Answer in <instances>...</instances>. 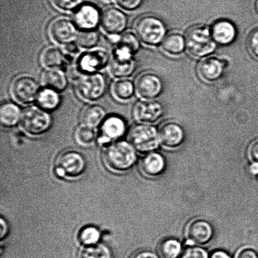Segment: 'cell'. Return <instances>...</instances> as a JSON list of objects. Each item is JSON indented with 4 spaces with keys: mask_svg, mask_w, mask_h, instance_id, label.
Segmentation results:
<instances>
[{
    "mask_svg": "<svg viewBox=\"0 0 258 258\" xmlns=\"http://www.w3.org/2000/svg\"><path fill=\"white\" fill-rule=\"evenodd\" d=\"M158 251L162 258H179L182 253L180 242L174 239H165L159 245Z\"/></svg>",
    "mask_w": 258,
    "mask_h": 258,
    "instance_id": "cell-30",
    "label": "cell"
},
{
    "mask_svg": "<svg viewBox=\"0 0 258 258\" xmlns=\"http://www.w3.org/2000/svg\"><path fill=\"white\" fill-rule=\"evenodd\" d=\"M235 258H258V252L253 247L245 246L237 251Z\"/></svg>",
    "mask_w": 258,
    "mask_h": 258,
    "instance_id": "cell-39",
    "label": "cell"
},
{
    "mask_svg": "<svg viewBox=\"0 0 258 258\" xmlns=\"http://www.w3.org/2000/svg\"><path fill=\"white\" fill-rule=\"evenodd\" d=\"M108 68L110 75L116 79L128 78L136 72V60L135 59L121 60L111 57Z\"/></svg>",
    "mask_w": 258,
    "mask_h": 258,
    "instance_id": "cell-28",
    "label": "cell"
},
{
    "mask_svg": "<svg viewBox=\"0 0 258 258\" xmlns=\"http://www.w3.org/2000/svg\"><path fill=\"white\" fill-rule=\"evenodd\" d=\"M247 44L250 53L258 59V28L249 34Z\"/></svg>",
    "mask_w": 258,
    "mask_h": 258,
    "instance_id": "cell-37",
    "label": "cell"
},
{
    "mask_svg": "<svg viewBox=\"0 0 258 258\" xmlns=\"http://www.w3.org/2000/svg\"><path fill=\"white\" fill-rule=\"evenodd\" d=\"M76 143L83 148H88L95 144L97 139L95 129L80 124L76 128L74 133Z\"/></svg>",
    "mask_w": 258,
    "mask_h": 258,
    "instance_id": "cell-29",
    "label": "cell"
},
{
    "mask_svg": "<svg viewBox=\"0 0 258 258\" xmlns=\"http://www.w3.org/2000/svg\"><path fill=\"white\" fill-rule=\"evenodd\" d=\"M247 155L252 163H258V141H254L250 145Z\"/></svg>",
    "mask_w": 258,
    "mask_h": 258,
    "instance_id": "cell-40",
    "label": "cell"
},
{
    "mask_svg": "<svg viewBox=\"0 0 258 258\" xmlns=\"http://www.w3.org/2000/svg\"><path fill=\"white\" fill-rule=\"evenodd\" d=\"M54 9L63 12H70L77 10L82 6L84 0H49Z\"/></svg>",
    "mask_w": 258,
    "mask_h": 258,
    "instance_id": "cell-35",
    "label": "cell"
},
{
    "mask_svg": "<svg viewBox=\"0 0 258 258\" xmlns=\"http://www.w3.org/2000/svg\"><path fill=\"white\" fill-rule=\"evenodd\" d=\"M257 11H258V2L257 3Z\"/></svg>",
    "mask_w": 258,
    "mask_h": 258,
    "instance_id": "cell-46",
    "label": "cell"
},
{
    "mask_svg": "<svg viewBox=\"0 0 258 258\" xmlns=\"http://www.w3.org/2000/svg\"><path fill=\"white\" fill-rule=\"evenodd\" d=\"M111 55L107 49L95 47L78 55L76 60V70L79 75L100 73L108 67Z\"/></svg>",
    "mask_w": 258,
    "mask_h": 258,
    "instance_id": "cell-6",
    "label": "cell"
},
{
    "mask_svg": "<svg viewBox=\"0 0 258 258\" xmlns=\"http://www.w3.org/2000/svg\"><path fill=\"white\" fill-rule=\"evenodd\" d=\"M101 19L100 10L92 4L82 5L73 17V22L81 31L96 30L101 24Z\"/></svg>",
    "mask_w": 258,
    "mask_h": 258,
    "instance_id": "cell-15",
    "label": "cell"
},
{
    "mask_svg": "<svg viewBox=\"0 0 258 258\" xmlns=\"http://www.w3.org/2000/svg\"><path fill=\"white\" fill-rule=\"evenodd\" d=\"M225 63L221 58L207 56L199 62L197 73L204 82L214 83L221 79L224 74Z\"/></svg>",
    "mask_w": 258,
    "mask_h": 258,
    "instance_id": "cell-18",
    "label": "cell"
},
{
    "mask_svg": "<svg viewBox=\"0 0 258 258\" xmlns=\"http://www.w3.org/2000/svg\"><path fill=\"white\" fill-rule=\"evenodd\" d=\"M250 171L253 174H258V163H252V165L250 167Z\"/></svg>",
    "mask_w": 258,
    "mask_h": 258,
    "instance_id": "cell-44",
    "label": "cell"
},
{
    "mask_svg": "<svg viewBox=\"0 0 258 258\" xmlns=\"http://www.w3.org/2000/svg\"><path fill=\"white\" fill-rule=\"evenodd\" d=\"M133 113L134 119L138 123L151 125L163 117L164 108L158 101L141 100L134 105Z\"/></svg>",
    "mask_w": 258,
    "mask_h": 258,
    "instance_id": "cell-13",
    "label": "cell"
},
{
    "mask_svg": "<svg viewBox=\"0 0 258 258\" xmlns=\"http://www.w3.org/2000/svg\"><path fill=\"white\" fill-rule=\"evenodd\" d=\"M185 234L187 241L189 244L204 246L212 241L214 229L207 220L197 218L187 225Z\"/></svg>",
    "mask_w": 258,
    "mask_h": 258,
    "instance_id": "cell-14",
    "label": "cell"
},
{
    "mask_svg": "<svg viewBox=\"0 0 258 258\" xmlns=\"http://www.w3.org/2000/svg\"><path fill=\"white\" fill-rule=\"evenodd\" d=\"M179 258H210L206 249L196 245H190L184 250Z\"/></svg>",
    "mask_w": 258,
    "mask_h": 258,
    "instance_id": "cell-36",
    "label": "cell"
},
{
    "mask_svg": "<svg viewBox=\"0 0 258 258\" xmlns=\"http://www.w3.org/2000/svg\"><path fill=\"white\" fill-rule=\"evenodd\" d=\"M210 258H231L227 252L222 251H217L213 252Z\"/></svg>",
    "mask_w": 258,
    "mask_h": 258,
    "instance_id": "cell-43",
    "label": "cell"
},
{
    "mask_svg": "<svg viewBox=\"0 0 258 258\" xmlns=\"http://www.w3.org/2000/svg\"><path fill=\"white\" fill-rule=\"evenodd\" d=\"M101 234L99 230L93 226H87L82 229L78 239L81 244L84 246H91L98 244L100 239Z\"/></svg>",
    "mask_w": 258,
    "mask_h": 258,
    "instance_id": "cell-33",
    "label": "cell"
},
{
    "mask_svg": "<svg viewBox=\"0 0 258 258\" xmlns=\"http://www.w3.org/2000/svg\"><path fill=\"white\" fill-rule=\"evenodd\" d=\"M186 49L194 57L209 56L216 49V42L212 36L211 29L206 25H197L187 32Z\"/></svg>",
    "mask_w": 258,
    "mask_h": 258,
    "instance_id": "cell-2",
    "label": "cell"
},
{
    "mask_svg": "<svg viewBox=\"0 0 258 258\" xmlns=\"http://www.w3.org/2000/svg\"><path fill=\"white\" fill-rule=\"evenodd\" d=\"M79 29L73 20L66 17L55 18L47 27V34L55 44L66 46L77 41Z\"/></svg>",
    "mask_w": 258,
    "mask_h": 258,
    "instance_id": "cell-10",
    "label": "cell"
},
{
    "mask_svg": "<svg viewBox=\"0 0 258 258\" xmlns=\"http://www.w3.org/2000/svg\"><path fill=\"white\" fill-rule=\"evenodd\" d=\"M101 1H103V2H108V1H110V0H101Z\"/></svg>",
    "mask_w": 258,
    "mask_h": 258,
    "instance_id": "cell-45",
    "label": "cell"
},
{
    "mask_svg": "<svg viewBox=\"0 0 258 258\" xmlns=\"http://www.w3.org/2000/svg\"><path fill=\"white\" fill-rule=\"evenodd\" d=\"M111 93L117 102H128L136 94L135 83L128 78L116 79L111 87Z\"/></svg>",
    "mask_w": 258,
    "mask_h": 258,
    "instance_id": "cell-25",
    "label": "cell"
},
{
    "mask_svg": "<svg viewBox=\"0 0 258 258\" xmlns=\"http://www.w3.org/2000/svg\"><path fill=\"white\" fill-rule=\"evenodd\" d=\"M87 163L84 156L76 151L63 152L55 162V173L59 178H74L84 173Z\"/></svg>",
    "mask_w": 258,
    "mask_h": 258,
    "instance_id": "cell-8",
    "label": "cell"
},
{
    "mask_svg": "<svg viewBox=\"0 0 258 258\" xmlns=\"http://www.w3.org/2000/svg\"><path fill=\"white\" fill-rule=\"evenodd\" d=\"M165 169V160L163 156L157 153H148L142 159V173L149 178H156Z\"/></svg>",
    "mask_w": 258,
    "mask_h": 258,
    "instance_id": "cell-23",
    "label": "cell"
},
{
    "mask_svg": "<svg viewBox=\"0 0 258 258\" xmlns=\"http://www.w3.org/2000/svg\"><path fill=\"white\" fill-rule=\"evenodd\" d=\"M129 143L135 150L141 153H150L158 148L159 143L158 132L150 124H139L134 126L128 134Z\"/></svg>",
    "mask_w": 258,
    "mask_h": 258,
    "instance_id": "cell-7",
    "label": "cell"
},
{
    "mask_svg": "<svg viewBox=\"0 0 258 258\" xmlns=\"http://www.w3.org/2000/svg\"><path fill=\"white\" fill-rule=\"evenodd\" d=\"M22 114V108L14 102H4L0 107V122L5 127H13L19 124Z\"/></svg>",
    "mask_w": 258,
    "mask_h": 258,
    "instance_id": "cell-24",
    "label": "cell"
},
{
    "mask_svg": "<svg viewBox=\"0 0 258 258\" xmlns=\"http://www.w3.org/2000/svg\"><path fill=\"white\" fill-rule=\"evenodd\" d=\"M78 258H112V255L107 246L98 243L85 246L80 250Z\"/></svg>",
    "mask_w": 258,
    "mask_h": 258,
    "instance_id": "cell-31",
    "label": "cell"
},
{
    "mask_svg": "<svg viewBox=\"0 0 258 258\" xmlns=\"http://www.w3.org/2000/svg\"><path fill=\"white\" fill-rule=\"evenodd\" d=\"M211 31L216 44L222 45L231 44L237 36L236 27L231 22L226 20H221L215 22Z\"/></svg>",
    "mask_w": 258,
    "mask_h": 258,
    "instance_id": "cell-19",
    "label": "cell"
},
{
    "mask_svg": "<svg viewBox=\"0 0 258 258\" xmlns=\"http://www.w3.org/2000/svg\"><path fill=\"white\" fill-rule=\"evenodd\" d=\"M131 258H159L155 252L149 250H141L135 252Z\"/></svg>",
    "mask_w": 258,
    "mask_h": 258,
    "instance_id": "cell-41",
    "label": "cell"
},
{
    "mask_svg": "<svg viewBox=\"0 0 258 258\" xmlns=\"http://www.w3.org/2000/svg\"><path fill=\"white\" fill-rule=\"evenodd\" d=\"M20 125L23 131L32 136H39L51 127L52 118L50 112L36 106H30L23 111Z\"/></svg>",
    "mask_w": 258,
    "mask_h": 258,
    "instance_id": "cell-5",
    "label": "cell"
},
{
    "mask_svg": "<svg viewBox=\"0 0 258 258\" xmlns=\"http://www.w3.org/2000/svg\"><path fill=\"white\" fill-rule=\"evenodd\" d=\"M127 124L121 116H107L100 125L98 140L101 144H107L117 141L124 135Z\"/></svg>",
    "mask_w": 258,
    "mask_h": 258,
    "instance_id": "cell-16",
    "label": "cell"
},
{
    "mask_svg": "<svg viewBox=\"0 0 258 258\" xmlns=\"http://www.w3.org/2000/svg\"><path fill=\"white\" fill-rule=\"evenodd\" d=\"M0 224H1V234H0V238L3 239L7 236L8 231H9V228H8L9 227H8L7 222L5 221L4 219L2 218V217Z\"/></svg>",
    "mask_w": 258,
    "mask_h": 258,
    "instance_id": "cell-42",
    "label": "cell"
},
{
    "mask_svg": "<svg viewBox=\"0 0 258 258\" xmlns=\"http://www.w3.org/2000/svg\"><path fill=\"white\" fill-rule=\"evenodd\" d=\"M35 102L38 107L50 112L60 107L62 98L60 92L57 91L43 87L40 89Z\"/></svg>",
    "mask_w": 258,
    "mask_h": 258,
    "instance_id": "cell-26",
    "label": "cell"
},
{
    "mask_svg": "<svg viewBox=\"0 0 258 258\" xmlns=\"http://www.w3.org/2000/svg\"><path fill=\"white\" fill-rule=\"evenodd\" d=\"M161 49L169 56H178L183 54L186 49L185 38L180 33H170L162 42Z\"/></svg>",
    "mask_w": 258,
    "mask_h": 258,
    "instance_id": "cell-27",
    "label": "cell"
},
{
    "mask_svg": "<svg viewBox=\"0 0 258 258\" xmlns=\"http://www.w3.org/2000/svg\"><path fill=\"white\" fill-rule=\"evenodd\" d=\"M75 90L81 100L95 102L107 92V78L101 73L80 75L75 82Z\"/></svg>",
    "mask_w": 258,
    "mask_h": 258,
    "instance_id": "cell-1",
    "label": "cell"
},
{
    "mask_svg": "<svg viewBox=\"0 0 258 258\" xmlns=\"http://www.w3.org/2000/svg\"><path fill=\"white\" fill-rule=\"evenodd\" d=\"M40 90L39 83L29 75L18 76L10 86V95L20 105H29L36 101Z\"/></svg>",
    "mask_w": 258,
    "mask_h": 258,
    "instance_id": "cell-9",
    "label": "cell"
},
{
    "mask_svg": "<svg viewBox=\"0 0 258 258\" xmlns=\"http://www.w3.org/2000/svg\"><path fill=\"white\" fill-rule=\"evenodd\" d=\"M100 25L111 40L116 43L127 29L128 18L122 10L108 8L102 13Z\"/></svg>",
    "mask_w": 258,
    "mask_h": 258,
    "instance_id": "cell-11",
    "label": "cell"
},
{
    "mask_svg": "<svg viewBox=\"0 0 258 258\" xmlns=\"http://www.w3.org/2000/svg\"><path fill=\"white\" fill-rule=\"evenodd\" d=\"M116 44L123 45L136 54L141 48V40L138 35L132 32H126L120 35Z\"/></svg>",
    "mask_w": 258,
    "mask_h": 258,
    "instance_id": "cell-34",
    "label": "cell"
},
{
    "mask_svg": "<svg viewBox=\"0 0 258 258\" xmlns=\"http://www.w3.org/2000/svg\"><path fill=\"white\" fill-rule=\"evenodd\" d=\"M103 159L105 164L113 171L123 172L130 169L135 164V149L125 141L111 144L105 149Z\"/></svg>",
    "mask_w": 258,
    "mask_h": 258,
    "instance_id": "cell-3",
    "label": "cell"
},
{
    "mask_svg": "<svg viewBox=\"0 0 258 258\" xmlns=\"http://www.w3.org/2000/svg\"><path fill=\"white\" fill-rule=\"evenodd\" d=\"M159 143L164 148L174 149L183 144L184 132L178 123L168 121L164 123L158 131Z\"/></svg>",
    "mask_w": 258,
    "mask_h": 258,
    "instance_id": "cell-17",
    "label": "cell"
},
{
    "mask_svg": "<svg viewBox=\"0 0 258 258\" xmlns=\"http://www.w3.org/2000/svg\"><path fill=\"white\" fill-rule=\"evenodd\" d=\"M135 33L141 42L155 46L166 36V27L163 20L154 15H144L135 24Z\"/></svg>",
    "mask_w": 258,
    "mask_h": 258,
    "instance_id": "cell-4",
    "label": "cell"
},
{
    "mask_svg": "<svg viewBox=\"0 0 258 258\" xmlns=\"http://www.w3.org/2000/svg\"><path fill=\"white\" fill-rule=\"evenodd\" d=\"M40 83L44 88H49L60 93L67 89L68 79L63 69H46L40 76Z\"/></svg>",
    "mask_w": 258,
    "mask_h": 258,
    "instance_id": "cell-20",
    "label": "cell"
},
{
    "mask_svg": "<svg viewBox=\"0 0 258 258\" xmlns=\"http://www.w3.org/2000/svg\"><path fill=\"white\" fill-rule=\"evenodd\" d=\"M107 117V111L103 106L91 104L87 106L81 113L80 124L95 129L102 125Z\"/></svg>",
    "mask_w": 258,
    "mask_h": 258,
    "instance_id": "cell-22",
    "label": "cell"
},
{
    "mask_svg": "<svg viewBox=\"0 0 258 258\" xmlns=\"http://www.w3.org/2000/svg\"><path fill=\"white\" fill-rule=\"evenodd\" d=\"M100 41V35L97 30L81 31L77 37V45L80 49L90 50L97 47Z\"/></svg>",
    "mask_w": 258,
    "mask_h": 258,
    "instance_id": "cell-32",
    "label": "cell"
},
{
    "mask_svg": "<svg viewBox=\"0 0 258 258\" xmlns=\"http://www.w3.org/2000/svg\"><path fill=\"white\" fill-rule=\"evenodd\" d=\"M134 83L136 94L141 100H154L163 92V82L155 73H143L138 76Z\"/></svg>",
    "mask_w": 258,
    "mask_h": 258,
    "instance_id": "cell-12",
    "label": "cell"
},
{
    "mask_svg": "<svg viewBox=\"0 0 258 258\" xmlns=\"http://www.w3.org/2000/svg\"><path fill=\"white\" fill-rule=\"evenodd\" d=\"M67 54L64 50L55 46H49L45 47L39 57L40 64L42 67L46 69H55L60 68L63 69V67L67 64Z\"/></svg>",
    "mask_w": 258,
    "mask_h": 258,
    "instance_id": "cell-21",
    "label": "cell"
},
{
    "mask_svg": "<svg viewBox=\"0 0 258 258\" xmlns=\"http://www.w3.org/2000/svg\"><path fill=\"white\" fill-rule=\"evenodd\" d=\"M121 9L126 11H134L143 5L144 0H115Z\"/></svg>",
    "mask_w": 258,
    "mask_h": 258,
    "instance_id": "cell-38",
    "label": "cell"
}]
</instances>
